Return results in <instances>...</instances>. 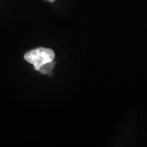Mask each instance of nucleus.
<instances>
[{
  "label": "nucleus",
  "instance_id": "obj_3",
  "mask_svg": "<svg viewBox=\"0 0 147 147\" xmlns=\"http://www.w3.org/2000/svg\"><path fill=\"white\" fill-rule=\"evenodd\" d=\"M46 1H48V2H50V3H54V2H56L57 0H46Z\"/></svg>",
  "mask_w": 147,
  "mask_h": 147
},
{
  "label": "nucleus",
  "instance_id": "obj_2",
  "mask_svg": "<svg viewBox=\"0 0 147 147\" xmlns=\"http://www.w3.org/2000/svg\"><path fill=\"white\" fill-rule=\"evenodd\" d=\"M55 62L54 61H51V62H49V63L45 64V65H43L41 68L39 69V72L42 74H47L49 73V72H51L52 71V69L54 68V65H55Z\"/></svg>",
  "mask_w": 147,
  "mask_h": 147
},
{
  "label": "nucleus",
  "instance_id": "obj_1",
  "mask_svg": "<svg viewBox=\"0 0 147 147\" xmlns=\"http://www.w3.org/2000/svg\"><path fill=\"white\" fill-rule=\"evenodd\" d=\"M25 60L29 63L34 65L36 70H39L43 65L53 61L55 53L53 50L45 47H38L27 52L24 56Z\"/></svg>",
  "mask_w": 147,
  "mask_h": 147
}]
</instances>
